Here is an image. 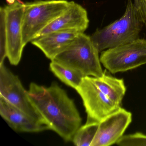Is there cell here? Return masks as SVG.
Listing matches in <instances>:
<instances>
[{"mask_svg":"<svg viewBox=\"0 0 146 146\" xmlns=\"http://www.w3.org/2000/svg\"><path fill=\"white\" fill-rule=\"evenodd\" d=\"M131 120V113L119 108L99 123L91 146H109L116 143Z\"/></svg>","mask_w":146,"mask_h":146,"instance_id":"obj_9","label":"cell"},{"mask_svg":"<svg viewBox=\"0 0 146 146\" xmlns=\"http://www.w3.org/2000/svg\"><path fill=\"white\" fill-rule=\"evenodd\" d=\"M79 33L75 30L57 31L34 39L31 42L52 60L65 49Z\"/></svg>","mask_w":146,"mask_h":146,"instance_id":"obj_12","label":"cell"},{"mask_svg":"<svg viewBox=\"0 0 146 146\" xmlns=\"http://www.w3.org/2000/svg\"><path fill=\"white\" fill-rule=\"evenodd\" d=\"M100 60L113 74L124 72L146 64V39L129 43L101 52Z\"/></svg>","mask_w":146,"mask_h":146,"instance_id":"obj_5","label":"cell"},{"mask_svg":"<svg viewBox=\"0 0 146 146\" xmlns=\"http://www.w3.org/2000/svg\"><path fill=\"white\" fill-rule=\"evenodd\" d=\"M116 144L120 146H146V135L137 132L123 135Z\"/></svg>","mask_w":146,"mask_h":146,"instance_id":"obj_17","label":"cell"},{"mask_svg":"<svg viewBox=\"0 0 146 146\" xmlns=\"http://www.w3.org/2000/svg\"><path fill=\"white\" fill-rule=\"evenodd\" d=\"M6 57L7 54L5 11V7H1L0 8V65L4 64Z\"/></svg>","mask_w":146,"mask_h":146,"instance_id":"obj_16","label":"cell"},{"mask_svg":"<svg viewBox=\"0 0 146 146\" xmlns=\"http://www.w3.org/2000/svg\"><path fill=\"white\" fill-rule=\"evenodd\" d=\"M76 90L82 100L87 114V123H99L120 107L110 100L97 88L90 76L83 78Z\"/></svg>","mask_w":146,"mask_h":146,"instance_id":"obj_7","label":"cell"},{"mask_svg":"<svg viewBox=\"0 0 146 146\" xmlns=\"http://www.w3.org/2000/svg\"><path fill=\"white\" fill-rule=\"evenodd\" d=\"M99 52L90 36L80 33L73 41L51 61L74 70L84 77H100L104 75Z\"/></svg>","mask_w":146,"mask_h":146,"instance_id":"obj_3","label":"cell"},{"mask_svg":"<svg viewBox=\"0 0 146 146\" xmlns=\"http://www.w3.org/2000/svg\"><path fill=\"white\" fill-rule=\"evenodd\" d=\"M66 0H40L25 3L23 42L25 46L70 6Z\"/></svg>","mask_w":146,"mask_h":146,"instance_id":"obj_4","label":"cell"},{"mask_svg":"<svg viewBox=\"0 0 146 146\" xmlns=\"http://www.w3.org/2000/svg\"><path fill=\"white\" fill-rule=\"evenodd\" d=\"M24 4L16 1L5 7L7 54L13 65L19 64L25 46L23 42V19Z\"/></svg>","mask_w":146,"mask_h":146,"instance_id":"obj_8","label":"cell"},{"mask_svg":"<svg viewBox=\"0 0 146 146\" xmlns=\"http://www.w3.org/2000/svg\"><path fill=\"white\" fill-rule=\"evenodd\" d=\"M134 5L146 28V0H135L134 1Z\"/></svg>","mask_w":146,"mask_h":146,"instance_id":"obj_18","label":"cell"},{"mask_svg":"<svg viewBox=\"0 0 146 146\" xmlns=\"http://www.w3.org/2000/svg\"><path fill=\"white\" fill-rule=\"evenodd\" d=\"M97 88L113 103L120 106L125 95L126 87L123 79L104 75L100 77H90Z\"/></svg>","mask_w":146,"mask_h":146,"instance_id":"obj_13","label":"cell"},{"mask_svg":"<svg viewBox=\"0 0 146 146\" xmlns=\"http://www.w3.org/2000/svg\"><path fill=\"white\" fill-rule=\"evenodd\" d=\"M0 96L39 122L47 125L31 102L28 91L19 78L4 64L0 65Z\"/></svg>","mask_w":146,"mask_h":146,"instance_id":"obj_6","label":"cell"},{"mask_svg":"<svg viewBox=\"0 0 146 146\" xmlns=\"http://www.w3.org/2000/svg\"><path fill=\"white\" fill-rule=\"evenodd\" d=\"M0 114L10 127L18 132H39L50 129L0 96Z\"/></svg>","mask_w":146,"mask_h":146,"instance_id":"obj_11","label":"cell"},{"mask_svg":"<svg viewBox=\"0 0 146 146\" xmlns=\"http://www.w3.org/2000/svg\"><path fill=\"white\" fill-rule=\"evenodd\" d=\"M142 22L132 0H128L120 18L102 29H97L90 36L99 52L122 46L139 39Z\"/></svg>","mask_w":146,"mask_h":146,"instance_id":"obj_2","label":"cell"},{"mask_svg":"<svg viewBox=\"0 0 146 146\" xmlns=\"http://www.w3.org/2000/svg\"><path fill=\"white\" fill-rule=\"evenodd\" d=\"M89 24V19L86 9L79 4L71 1L68 9L42 30L34 39L57 31L75 30L84 33Z\"/></svg>","mask_w":146,"mask_h":146,"instance_id":"obj_10","label":"cell"},{"mask_svg":"<svg viewBox=\"0 0 146 146\" xmlns=\"http://www.w3.org/2000/svg\"><path fill=\"white\" fill-rule=\"evenodd\" d=\"M16 1H18L19 2H20V3H22V4H24V3L23 2V1H21V0H16Z\"/></svg>","mask_w":146,"mask_h":146,"instance_id":"obj_19","label":"cell"},{"mask_svg":"<svg viewBox=\"0 0 146 146\" xmlns=\"http://www.w3.org/2000/svg\"><path fill=\"white\" fill-rule=\"evenodd\" d=\"M49 68L51 72L61 82L75 90L84 77L79 72L54 61H51Z\"/></svg>","mask_w":146,"mask_h":146,"instance_id":"obj_14","label":"cell"},{"mask_svg":"<svg viewBox=\"0 0 146 146\" xmlns=\"http://www.w3.org/2000/svg\"><path fill=\"white\" fill-rule=\"evenodd\" d=\"M28 94L50 128L65 141H72L82 119L73 100L56 82L49 87L32 82Z\"/></svg>","mask_w":146,"mask_h":146,"instance_id":"obj_1","label":"cell"},{"mask_svg":"<svg viewBox=\"0 0 146 146\" xmlns=\"http://www.w3.org/2000/svg\"><path fill=\"white\" fill-rule=\"evenodd\" d=\"M99 123H87L81 125L75 133L72 141L76 146H91L99 126Z\"/></svg>","mask_w":146,"mask_h":146,"instance_id":"obj_15","label":"cell"},{"mask_svg":"<svg viewBox=\"0 0 146 146\" xmlns=\"http://www.w3.org/2000/svg\"><path fill=\"white\" fill-rule=\"evenodd\" d=\"M135 0H134V1H135Z\"/></svg>","mask_w":146,"mask_h":146,"instance_id":"obj_20","label":"cell"}]
</instances>
